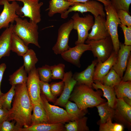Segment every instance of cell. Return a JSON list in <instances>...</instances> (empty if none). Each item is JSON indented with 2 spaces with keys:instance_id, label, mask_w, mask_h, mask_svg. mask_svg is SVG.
Segmentation results:
<instances>
[{
  "instance_id": "1",
  "label": "cell",
  "mask_w": 131,
  "mask_h": 131,
  "mask_svg": "<svg viewBox=\"0 0 131 131\" xmlns=\"http://www.w3.org/2000/svg\"><path fill=\"white\" fill-rule=\"evenodd\" d=\"M15 91L8 120L15 121L16 124L19 128H27L31 125L33 104L27 91L26 83L16 85Z\"/></svg>"
},
{
  "instance_id": "2",
  "label": "cell",
  "mask_w": 131,
  "mask_h": 131,
  "mask_svg": "<svg viewBox=\"0 0 131 131\" xmlns=\"http://www.w3.org/2000/svg\"><path fill=\"white\" fill-rule=\"evenodd\" d=\"M71 94L69 100L74 101L82 110L96 106L106 102L101 98L102 93L100 90L94 91L92 87L83 84H76Z\"/></svg>"
},
{
  "instance_id": "3",
  "label": "cell",
  "mask_w": 131,
  "mask_h": 131,
  "mask_svg": "<svg viewBox=\"0 0 131 131\" xmlns=\"http://www.w3.org/2000/svg\"><path fill=\"white\" fill-rule=\"evenodd\" d=\"M16 24L14 25L13 32L17 35L27 46L30 44L35 45L39 48L38 26L26 19H22L19 17L15 18Z\"/></svg>"
},
{
  "instance_id": "4",
  "label": "cell",
  "mask_w": 131,
  "mask_h": 131,
  "mask_svg": "<svg viewBox=\"0 0 131 131\" xmlns=\"http://www.w3.org/2000/svg\"><path fill=\"white\" fill-rule=\"evenodd\" d=\"M106 12V25L113 46L114 51L117 54L120 48V42L118 33V25L121 24L117 11L110 4L104 5Z\"/></svg>"
},
{
  "instance_id": "5",
  "label": "cell",
  "mask_w": 131,
  "mask_h": 131,
  "mask_svg": "<svg viewBox=\"0 0 131 131\" xmlns=\"http://www.w3.org/2000/svg\"><path fill=\"white\" fill-rule=\"evenodd\" d=\"M86 44L90 45L94 56L97 58L98 62H103L107 60L114 51L110 36L97 40H86Z\"/></svg>"
},
{
  "instance_id": "6",
  "label": "cell",
  "mask_w": 131,
  "mask_h": 131,
  "mask_svg": "<svg viewBox=\"0 0 131 131\" xmlns=\"http://www.w3.org/2000/svg\"><path fill=\"white\" fill-rule=\"evenodd\" d=\"M73 23V29L77 31L78 39L75 42L76 45L84 43L89 35V31L94 23L93 16L88 14L83 17L80 16L79 13H74L71 17Z\"/></svg>"
},
{
  "instance_id": "7",
  "label": "cell",
  "mask_w": 131,
  "mask_h": 131,
  "mask_svg": "<svg viewBox=\"0 0 131 131\" xmlns=\"http://www.w3.org/2000/svg\"><path fill=\"white\" fill-rule=\"evenodd\" d=\"M103 5L95 0H90L83 3H75L65 12L61 14V18L65 19L68 16L69 13L72 11L78 12L82 13L89 12L94 16H106Z\"/></svg>"
},
{
  "instance_id": "8",
  "label": "cell",
  "mask_w": 131,
  "mask_h": 131,
  "mask_svg": "<svg viewBox=\"0 0 131 131\" xmlns=\"http://www.w3.org/2000/svg\"><path fill=\"white\" fill-rule=\"evenodd\" d=\"M9 2L19 1L23 3V7L20 6L16 11L17 15H23L22 17H27L32 22L37 24L41 20V8L43 5L39 0H8Z\"/></svg>"
},
{
  "instance_id": "9",
  "label": "cell",
  "mask_w": 131,
  "mask_h": 131,
  "mask_svg": "<svg viewBox=\"0 0 131 131\" xmlns=\"http://www.w3.org/2000/svg\"><path fill=\"white\" fill-rule=\"evenodd\" d=\"M41 103L46 112L49 123L64 124L71 121L66 110L50 104L45 97L41 93Z\"/></svg>"
},
{
  "instance_id": "10",
  "label": "cell",
  "mask_w": 131,
  "mask_h": 131,
  "mask_svg": "<svg viewBox=\"0 0 131 131\" xmlns=\"http://www.w3.org/2000/svg\"><path fill=\"white\" fill-rule=\"evenodd\" d=\"M73 23L71 19L61 25L58 30L56 42L52 50L56 55L61 54L67 50L70 47L68 45L69 36L73 29Z\"/></svg>"
},
{
  "instance_id": "11",
  "label": "cell",
  "mask_w": 131,
  "mask_h": 131,
  "mask_svg": "<svg viewBox=\"0 0 131 131\" xmlns=\"http://www.w3.org/2000/svg\"><path fill=\"white\" fill-rule=\"evenodd\" d=\"M113 119L117 123L128 129L131 127V106L126 103L122 98H116L114 107Z\"/></svg>"
},
{
  "instance_id": "12",
  "label": "cell",
  "mask_w": 131,
  "mask_h": 131,
  "mask_svg": "<svg viewBox=\"0 0 131 131\" xmlns=\"http://www.w3.org/2000/svg\"><path fill=\"white\" fill-rule=\"evenodd\" d=\"M0 5L3 6V10L0 14V29L7 28L10 23L13 24L16 18L19 17L16 11L20 7L16 1L11 3L8 0H0Z\"/></svg>"
},
{
  "instance_id": "13",
  "label": "cell",
  "mask_w": 131,
  "mask_h": 131,
  "mask_svg": "<svg viewBox=\"0 0 131 131\" xmlns=\"http://www.w3.org/2000/svg\"><path fill=\"white\" fill-rule=\"evenodd\" d=\"M26 82L27 91L33 104L41 103V90L40 84V79L36 67L28 73Z\"/></svg>"
},
{
  "instance_id": "14",
  "label": "cell",
  "mask_w": 131,
  "mask_h": 131,
  "mask_svg": "<svg viewBox=\"0 0 131 131\" xmlns=\"http://www.w3.org/2000/svg\"><path fill=\"white\" fill-rule=\"evenodd\" d=\"M91 50L90 44L81 43L74 47H70L61 55L65 60L79 68L81 66L80 59L82 55L85 51Z\"/></svg>"
},
{
  "instance_id": "15",
  "label": "cell",
  "mask_w": 131,
  "mask_h": 131,
  "mask_svg": "<svg viewBox=\"0 0 131 131\" xmlns=\"http://www.w3.org/2000/svg\"><path fill=\"white\" fill-rule=\"evenodd\" d=\"M131 46L120 43V48L117 54L116 61L112 68L122 79L125 71L127 63L131 54Z\"/></svg>"
},
{
  "instance_id": "16",
  "label": "cell",
  "mask_w": 131,
  "mask_h": 131,
  "mask_svg": "<svg viewBox=\"0 0 131 131\" xmlns=\"http://www.w3.org/2000/svg\"><path fill=\"white\" fill-rule=\"evenodd\" d=\"M71 71L65 73L63 80L64 86L62 92L60 97L57 99L55 105L65 107L69 100L71 94L77 84V81L73 78Z\"/></svg>"
},
{
  "instance_id": "17",
  "label": "cell",
  "mask_w": 131,
  "mask_h": 131,
  "mask_svg": "<svg viewBox=\"0 0 131 131\" xmlns=\"http://www.w3.org/2000/svg\"><path fill=\"white\" fill-rule=\"evenodd\" d=\"M94 24L86 40H97L110 36L106 25L105 17L100 16H94Z\"/></svg>"
},
{
  "instance_id": "18",
  "label": "cell",
  "mask_w": 131,
  "mask_h": 131,
  "mask_svg": "<svg viewBox=\"0 0 131 131\" xmlns=\"http://www.w3.org/2000/svg\"><path fill=\"white\" fill-rule=\"evenodd\" d=\"M117 54L114 51L110 57L103 62H98L95 66L94 73L93 81L97 80L101 82L103 77L109 72L115 63Z\"/></svg>"
},
{
  "instance_id": "19",
  "label": "cell",
  "mask_w": 131,
  "mask_h": 131,
  "mask_svg": "<svg viewBox=\"0 0 131 131\" xmlns=\"http://www.w3.org/2000/svg\"><path fill=\"white\" fill-rule=\"evenodd\" d=\"M98 62L95 59L84 71L80 72H76L73 75L77 81L76 84H83L92 87L93 83V76L95 66Z\"/></svg>"
},
{
  "instance_id": "20",
  "label": "cell",
  "mask_w": 131,
  "mask_h": 131,
  "mask_svg": "<svg viewBox=\"0 0 131 131\" xmlns=\"http://www.w3.org/2000/svg\"><path fill=\"white\" fill-rule=\"evenodd\" d=\"M13 26L11 24L0 36V59L3 57L9 56Z\"/></svg>"
},
{
  "instance_id": "21",
  "label": "cell",
  "mask_w": 131,
  "mask_h": 131,
  "mask_svg": "<svg viewBox=\"0 0 131 131\" xmlns=\"http://www.w3.org/2000/svg\"><path fill=\"white\" fill-rule=\"evenodd\" d=\"M92 86L96 90L98 89L102 90L103 96L107 99L108 105L114 108L117 98L114 87L105 85L97 80L93 81Z\"/></svg>"
},
{
  "instance_id": "22",
  "label": "cell",
  "mask_w": 131,
  "mask_h": 131,
  "mask_svg": "<svg viewBox=\"0 0 131 131\" xmlns=\"http://www.w3.org/2000/svg\"><path fill=\"white\" fill-rule=\"evenodd\" d=\"M74 3L65 0H50L49 7L46 10H48V15L51 17L57 13L61 14L64 13Z\"/></svg>"
},
{
  "instance_id": "23",
  "label": "cell",
  "mask_w": 131,
  "mask_h": 131,
  "mask_svg": "<svg viewBox=\"0 0 131 131\" xmlns=\"http://www.w3.org/2000/svg\"><path fill=\"white\" fill-rule=\"evenodd\" d=\"M66 131L64 124L41 123L32 124L27 128H20L18 131Z\"/></svg>"
},
{
  "instance_id": "24",
  "label": "cell",
  "mask_w": 131,
  "mask_h": 131,
  "mask_svg": "<svg viewBox=\"0 0 131 131\" xmlns=\"http://www.w3.org/2000/svg\"><path fill=\"white\" fill-rule=\"evenodd\" d=\"M33 111L31 118V125L49 123L47 114L41 102L33 104Z\"/></svg>"
},
{
  "instance_id": "25",
  "label": "cell",
  "mask_w": 131,
  "mask_h": 131,
  "mask_svg": "<svg viewBox=\"0 0 131 131\" xmlns=\"http://www.w3.org/2000/svg\"><path fill=\"white\" fill-rule=\"evenodd\" d=\"M66 110L70 117L71 121L79 119L85 116L87 113V109L82 110L79 108L75 103L69 100L65 105Z\"/></svg>"
},
{
  "instance_id": "26",
  "label": "cell",
  "mask_w": 131,
  "mask_h": 131,
  "mask_svg": "<svg viewBox=\"0 0 131 131\" xmlns=\"http://www.w3.org/2000/svg\"><path fill=\"white\" fill-rule=\"evenodd\" d=\"M88 119L87 117L84 116L77 120L69 122L64 125L66 131H89L87 125Z\"/></svg>"
},
{
  "instance_id": "27",
  "label": "cell",
  "mask_w": 131,
  "mask_h": 131,
  "mask_svg": "<svg viewBox=\"0 0 131 131\" xmlns=\"http://www.w3.org/2000/svg\"><path fill=\"white\" fill-rule=\"evenodd\" d=\"M29 49L28 46L17 35L13 33L11 50L18 56H23Z\"/></svg>"
},
{
  "instance_id": "28",
  "label": "cell",
  "mask_w": 131,
  "mask_h": 131,
  "mask_svg": "<svg viewBox=\"0 0 131 131\" xmlns=\"http://www.w3.org/2000/svg\"><path fill=\"white\" fill-rule=\"evenodd\" d=\"M27 73L23 65L9 76V81L12 86L26 83L28 79Z\"/></svg>"
},
{
  "instance_id": "29",
  "label": "cell",
  "mask_w": 131,
  "mask_h": 131,
  "mask_svg": "<svg viewBox=\"0 0 131 131\" xmlns=\"http://www.w3.org/2000/svg\"><path fill=\"white\" fill-rule=\"evenodd\" d=\"M96 107L100 117V124L106 123L109 117L112 120L113 119L114 112V108L110 107L107 102L100 104Z\"/></svg>"
},
{
  "instance_id": "30",
  "label": "cell",
  "mask_w": 131,
  "mask_h": 131,
  "mask_svg": "<svg viewBox=\"0 0 131 131\" xmlns=\"http://www.w3.org/2000/svg\"><path fill=\"white\" fill-rule=\"evenodd\" d=\"M24 60L25 69L27 74L33 69L36 67L35 66L38 61L34 51L29 49L22 56Z\"/></svg>"
},
{
  "instance_id": "31",
  "label": "cell",
  "mask_w": 131,
  "mask_h": 131,
  "mask_svg": "<svg viewBox=\"0 0 131 131\" xmlns=\"http://www.w3.org/2000/svg\"><path fill=\"white\" fill-rule=\"evenodd\" d=\"M114 87L117 98L127 97L131 99V81L124 82L122 81Z\"/></svg>"
},
{
  "instance_id": "32",
  "label": "cell",
  "mask_w": 131,
  "mask_h": 131,
  "mask_svg": "<svg viewBox=\"0 0 131 131\" xmlns=\"http://www.w3.org/2000/svg\"><path fill=\"white\" fill-rule=\"evenodd\" d=\"M122 81V79L112 67L103 77L101 82L105 85L114 87Z\"/></svg>"
},
{
  "instance_id": "33",
  "label": "cell",
  "mask_w": 131,
  "mask_h": 131,
  "mask_svg": "<svg viewBox=\"0 0 131 131\" xmlns=\"http://www.w3.org/2000/svg\"><path fill=\"white\" fill-rule=\"evenodd\" d=\"M112 119L109 117L106 123L100 124L99 131H123L124 127L118 123H113Z\"/></svg>"
},
{
  "instance_id": "34",
  "label": "cell",
  "mask_w": 131,
  "mask_h": 131,
  "mask_svg": "<svg viewBox=\"0 0 131 131\" xmlns=\"http://www.w3.org/2000/svg\"><path fill=\"white\" fill-rule=\"evenodd\" d=\"M15 85L12 86L7 92L3 93L1 96L3 100L2 107L8 111L11 107V103L15 93Z\"/></svg>"
},
{
  "instance_id": "35",
  "label": "cell",
  "mask_w": 131,
  "mask_h": 131,
  "mask_svg": "<svg viewBox=\"0 0 131 131\" xmlns=\"http://www.w3.org/2000/svg\"><path fill=\"white\" fill-rule=\"evenodd\" d=\"M37 69L41 80L48 83L51 81L52 75L51 66L45 65Z\"/></svg>"
},
{
  "instance_id": "36",
  "label": "cell",
  "mask_w": 131,
  "mask_h": 131,
  "mask_svg": "<svg viewBox=\"0 0 131 131\" xmlns=\"http://www.w3.org/2000/svg\"><path fill=\"white\" fill-rule=\"evenodd\" d=\"M40 84L41 94L43 95L49 102H52L54 103L57 99L51 93L50 84L48 83L45 82L40 80Z\"/></svg>"
},
{
  "instance_id": "37",
  "label": "cell",
  "mask_w": 131,
  "mask_h": 131,
  "mask_svg": "<svg viewBox=\"0 0 131 131\" xmlns=\"http://www.w3.org/2000/svg\"><path fill=\"white\" fill-rule=\"evenodd\" d=\"M65 65L63 63H59L57 65L51 66L52 79L63 80L65 74Z\"/></svg>"
},
{
  "instance_id": "38",
  "label": "cell",
  "mask_w": 131,
  "mask_h": 131,
  "mask_svg": "<svg viewBox=\"0 0 131 131\" xmlns=\"http://www.w3.org/2000/svg\"><path fill=\"white\" fill-rule=\"evenodd\" d=\"M110 5L116 11L123 10L130 14L129 8L131 0H110Z\"/></svg>"
},
{
  "instance_id": "39",
  "label": "cell",
  "mask_w": 131,
  "mask_h": 131,
  "mask_svg": "<svg viewBox=\"0 0 131 131\" xmlns=\"http://www.w3.org/2000/svg\"><path fill=\"white\" fill-rule=\"evenodd\" d=\"M121 24L127 26H131V16L127 11L120 10L117 11Z\"/></svg>"
},
{
  "instance_id": "40",
  "label": "cell",
  "mask_w": 131,
  "mask_h": 131,
  "mask_svg": "<svg viewBox=\"0 0 131 131\" xmlns=\"http://www.w3.org/2000/svg\"><path fill=\"white\" fill-rule=\"evenodd\" d=\"M64 82L63 80L58 82L51 83L50 88L51 93L56 98L61 93L63 90Z\"/></svg>"
},
{
  "instance_id": "41",
  "label": "cell",
  "mask_w": 131,
  "mask_h": 131,
  "mask_svg": "<svg viewBox=\"0 0 131 131\" xmlns=\"http://www.w3.org/2000/svg\"><path fill=\"white\" fill-rule=\"evenodd\" d=\"M15 121L10 122L8 120L5 121L0 124V131H18L19 128L16 125Z\"/></svg>"
},
{
  "instance_id": "42",
  "label": "cell",
  "mask_w": 131,
  "mask_h": 131,
  "mask_svg": "<svg viewBox=\"0 0 131 131\" xmlns=\"http://www.w3.org/2000/svg\"><path fill=\"white\" fill-rule=\"evenodd\" d=\"M123 32L124 38V44L131 45V26H127L121 24L119 25Z\"/></svg>"
},
{
  "instance_id": "43",
  "label": "cell",
  "mask_w": 131,
  "mask_h": 131,
  "mask_svg": "<svg viewBox=\"0 0 131 131\" xmlns=\"http://www.w3.org/2000/svg\"><path fill=\"white\" fill-rule=\"evenodd\" d=\"M126 72L122 81L124 82L131 81V56L130 55L127 63Z\"/></svg>"
},
{
  "instance_id": "44",
  "label": "cell",
  "mask_w": 131,
  "mask_h": 131,
  "mask_svg": "<svg viewBox=\"0 0 131 131\" xmlns=\"http://www.w3.org/2000/svg\"><path fill=\"white\" fill-rule=\"evenodd\" d=\"M9 117V111L0 106V124L8 120Z\"/></svg>"
},
{
  "instance_id": "45",
  "label": "cell",
  "mask_w": 131,
  "mask_h": 131,
  "mask_svg": "<svg viewBox=\"0 0 131 131\" xmlns=\"http://www.w3.org/2000/svg\"><path fill=\"white\" fill-rule=\"evenodd\" d=\"M6 68V65L5 63H2L0 64V96H1L3 93L1 91V84L3 74Z\"/></svg>"
},
{
  "instance_id": "46",
  "label": "cell",
  "mask_w": 131,
  "mask_h": 131,
  "mask_svg": "<svg viewBox=\"0 0 131 131\" xmlns=\"http://www.w3.org/2000/svg\"><path fill=\"white\" fill-rule=\"evenodd\" d=\"M90 0H69L68 1L72 3H83ZM99 1L104 5H108L110 4V2L107 1L106 0H95Z\"/></svg>"
},
{
  "instance_id": "47",
  "label": "cell",
  "mask_w": 131,
  "mask_h": 131,
  "mask_svg": "<svg viewBox=\"0 0 131 131\" xmlns=\"http://www.w3.org/2000/svg\"><path fill=\"white\" fill-rule=\"evenodd\" d=\"M122 98L126 103L131 106V99L127 97H124Z\"/></svg>"
},
{
  "instance_id": "48",
  "label": "cell",
  "mask_w": 131,
  "mask_h": 131,
  "mask_svg": "<svg viewBox=\"0 0 131 131\" xmlns=\"http://www.w3.org/2000/svg\"><path fill=\"white\" fill-rule=\"evenodd\" d=\"M3 103V100L1 97V96H0V106L2 107Z\"/></svg>"
},
{
  "instance_id": "49",
  "label": "cell",
  "mask_w": 131,
  "mask_h": 131,
  "mask_svg": "<svg viewBox=\"0 0 131 131\" xmlns=\"http://www.w3.org/2000/svg\"><path fill=\"white\" fill-rule=\"evenodd\" d=\"M107 1L110 2V0H106Z\"/></svg>"
},
{
  "instance_id": "50",
  "label": "cell",
  "mask_w": 131,
  "mask_h": 131,
  "mask_svg": "<svg viewBox=\"0 0 131 131\" xmlns=\"http://www.w3.org/2000/svg\"><path fill=\"white\" fill-rule=\"evenodd\" d=\"M65 0L66 1H68L69 0Z\"/></svg>"
}]
</instances>
